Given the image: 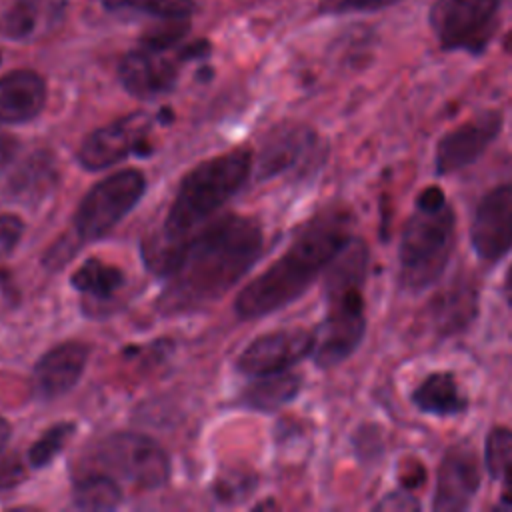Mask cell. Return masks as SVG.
<instances>
[{
	"label": "cell",
	"mask_w": 512,
	"mask_h": 512,
	"mask_svg": "<svg viewBox=\"0 0 512 512\" xmlns=\"http://www.w3.org/2000/svg\"><path fill=\"white\" fill-rule=\"evenodd\" d=\"M262 230L246 216L224 214L192 234L166 276L164 314H186L220 300L262 254Z\"/></svg>",
	"instance_id": "cell-1"
},
{
	"label": "cell",
	"mask_w": 512,
	"mask_h": 512,
	"mask_svg": "<svg viewBox=\"0 0 512 512\" xmlns=\"http://www.w3.org/2000/svg\"><path fill=\"white\" fill-rule=\"evenodd\" d=\"M252 164V150L240 146L200 162L182 178L162 228L142 244V258L152 272H172L188 238L246 184Z\"/></svg>",
	"instance_id": "cell-2"
},
{
	"label": "cell",
	"mask_w": 512,
	"mask_h": 512,
	"mask_svg": "<svg viewBox=\"0 0 512 512\" xmlns=\"http://www.w3.org/2000/svg\"><path fill=\"white\" fill-rule=\"evenodd\" d=\"M350 238L348 212L324 210L316 214L300 228L288 250L238 292L236 314L242 320H254L288 306L326 272Z\"/></svg>",
	"instance_id": "cell-3"
},
{
	"label": "cell",
	"mask_w": 512,
	"mask_h": 512,
	"mask_svg": "<svg viewBox=\"0 0 512 512\" xmlns=\"http://www.w3.org/2000/svg\"><path fill=\"white\" fill-rule=\"evenodd\" d=\"M366 274L368 248L360 238H350L326 268V316L312 350L316 366L334 368L360 346L366 334Z\"/></svg>",
	"instance_id": "cell-4"
},
{
	"label": "cell",
	"mask_w": 512,
	"mask_h": 512,
	"mask_svg": "<svg viewBox=\"0 0 512 512\" xmlns=\"http://www.w3.org/2000/svg\"><path fill=\"white\" fill-rule=\"evenodd\" d=\"M456 246V214L438 186L424 188L414 202L398 246V282L422 292L444 274Z\"/></svg>",
	"instance_id": "cell-5"
},
{
	"label": "cell",
	"mask_w": 512,
	"mask_h": 512,
	"mask_svg": "<svg viewBox=\"0 0 512 512\" xmlns=\"http://www.w3.org/2000/svg\"><path fill=\"white\" fill-rule=\"evenodd\" d=\"M502 0H434L430 28L442 50L482 54L498 30Z\"/></svg>",
	"instance_id": "cell-6"
},
{
	"label": "cell",
	"mask_w": 512,
	"mask_h": 512,
	"mask_svg": "<svg viewBox=\"0 0 512 512\" xmlns=\"http://www.w3.org/2000/svg\"><path fill=\"white\" fill-rule=\"evenodd\" d=\"M146 178L136 168L118 170L96 182L78 204L74 234L78 240H98L108 234L142 198Z\"/></svg>",
	"instance_id": "cell-7"
},
{
	"label": "cell",
	"mask_w": 512,
	"mask_h": 512,
	"mask_svg": "<svg viewBox=\"0 0 512 512\" xmlns=\"http://www.w3.org/2000/svg\"><path fill=\"white\" fill-rule=\"evenodd\" d=\"M96 456L106 470L140 490H156L168 482L170 458L150 436L138 432H114L106 436Z\"/></svg>",
	"instance_id": "cell-8"
},
{
	"label": "cell",
	"mask_w": 512,
	"mask_h": 512,
	"mask_svg": "<svg viewBox=\"0 0 512 512\" xmlns=\"http://www.w3.org/2000/svg\"><path fill=\"white\" fill-rule=\"evenodd\" d=\"M152 118L132 112L106 126L92 130L80 144L76 156L86 170H104L130 154H148V132Z\"/></svg>",
	"instance_id": "cell-9"
},
{
	"label": "cell",
	"mask_w": 512,
	"mask_h": 512,
	"mask_svg": "<svg viewBox=\"0 0 512 512\" xmlns=\"http://www.w3.org/2000/svg\"><path fill=\"white\" fill-rule=\"evenodd\" d=\"M504 118L500 110H482L446 132L434 150V170L448 176L472 166L500 136Z\"/></svg>",
	"instance_id": "cell-10"
},
{
	"label": "cell",
	"mask_w": 512,
	"mask_h": 512,
	"mask_svg": "<svg viewBox=\"0 0 512 512\" xmlns=\"http://www.w3.org/2000/svg\"><path fill=\"white\" fill-rule=\"evenodd\" d=\"M316 334L306 328H282L254 338L238 356L236 368L246 376L286 372L312 354Z\"/></svg>",
	"instance_id": "cell-11"
},
{
	"label": "cell",
	"mask_w": 512,
	"mask_h": 512,
	"mask_svg": "<svg viewBox=\"0 0 512 512\" xmlns=\"http://www.w3.org/2000/svg\"><path fill=\"white\" fill-rule=\"evenodd\" d=\"M470 244L486 262H498L512 250V182L480 198L470 222Z\"/></svg>",
	"instance_id": "cell-12"
},
{
	"label": "cell",
	"mask_w": 512,
	"mask_h": 512,
	"mask_svg": "<svg viewBox=\"0 0 512 512\" xmlns=\"http://www.w3.org/2000/svg\"><path fill=\"white\" fill-rule=\"evenodd\" d=\"M480 488V462L472 446H450L436 472L432 508L436 512H462L470 508Z\"/></svg>",
	"instance_id": "cell-13"
},
{
	"label": "cell",
	"mask_w": 512,
	"mask_h": 512,
	"mask_svg": "<svg viewBox=\"0 0 512 512\" xmlns=\"http://www.w3.org/2000/svg\"><path fill=\"white\" fill-rule=\"evenodd\" d=\"M88 356V346L78 340H68L50 348L34 366L32 386L36 396L52 400L72 390L86 368Z\"/></svg>",
	"instance_id": "cell-14"
},
{
	"label": "cell",
	"mask_w": 512,
	"mask_h": 512,
	"mask_svg": "<svg viewBox=\"0 0 512 512\" xmlns=\"http://www.w3.org/2000/svg\"><path fill=\"white\" fill-rule=\"evenodd\" d=\"M118 76L126 92L136 98H156L174 88L178 68L174 60L158 50L142 48L128 52L118 66Z\"/></svg>",
	"instance_id": "cell-15"
},
{
	"label": "cell",
	"mask_w": 512,
	"mask_h": 512,
	"mask_svg": "<svg viewBox=\"0 0 512 512\" xmlns=\"http://www.w3.org/2000/svg\"><path fill=\"white\" fill-rule=\"evenodd\" d=\"M316 132L308 126H284L274 130L256 160V176L270 178L314 160Z\"/></svg>",
	"instance_id": "cell-16"
},
{
	"label": "cell",
	"mask_w": 512,
	"mask_h": 512,
	"mask_svg": "<svg viewBox=\"0 0 512 512\" xmlns=\"http://www.w3.org/2000/svg\"><path fill=\"white\" fill-rule=\"evenodd\" d=\"M68 0H14L0 16V34L16 40H38L62 22Z\"/></svg>",
	"instance_id": "cell-17"
},
{
	"label": "cell",
	"mask_w": 512,
	"mask_h": 512,
	"mask_svg": "<svg viewBox=\"0 0 512 512\" xmlns=\"http://www.w3.org/2000/svg\"><path fill=\"white\" fill-rule=\"evenodd\" d=\"M46 104V82L34 70L0 76V122L20 124L36 118Z\"/></svg>",
	"instance_id": "cell-18"
},
{
	"label": "cell",
	"mask_w": 512,
	"mask_h": 512,
	"mask_svg": "<svg viewBox=\"0 0 512 512\" xmlns=\"http://www.w3.org/2000/svg\"><path fill=\"white\" fill-rule=\"evenodd\" d=\"M478 314V286L468 276L454 278L432 302V326L442 336L464 332Z\"/></svg>",
	"instance_id": "cell-19"
},
{
	"label": "cell",
	"mask_w": 512,
	"mask_h": 512,
	"mask_svg": "<svg viewBox=\"0 0 512 512\" xmlns=\"http://www.w3.org/2000/svg\"><path fill=\"white\" fill-rule=\"evenodd\" d=\"M412 404L432 416H458L468 410V398L460 392L450 372H432L412 392Z\"/></svg>",
	"instance_id": "cell-20"
},
{
	"label": "cell",
	"mask_w": 512,
	"mask_h": 512,
	"mask_svg": "<svg viewBox=\"0 0 512 512\" xmlns=\"http://www.w3.org/2000/svg\"><path fill=\"white\" fill-rule=\"evenodd\" d=\"M56 162L48 152H34L12 174L10 192L20 202L42 200L56 184Z\"/></svg>",
	"instance_id": "cell-21"
},
{
	"label": "cell",
	"mask_w": 512,
	"mask_h": 512,
	"mask_svg": "<svg viewBox=\"0 0 512 512\" xmlns=\"http://www.w3.org/2000/svg\"><path fill=\"white\" fill-rule=\"evenodd\" d=\"M300 382L302 378L288 370L270 376H260L258 382L244 390L240 400L248 408L270 412L288 404L300 392Z\"/></svg>",
	"instance_id": "cell-22"
},
{
	"label": "cell",
	"mask_w": 512,
	"mask_h": 512,
	"mask_svg": "<svg viewBox=\"0 0 512 512\" xmlns=\"http://www.w3.org/2000/svg\"><path fill=\"white\" fill-rule=\"evenodd\" d=\"M70 284L94 302L110 300L124 286V272L118 266L88 258L70 278Z\"/></svg>",
	"instance_id": "cell-23"
},
{
	"label": "cell",
	"mask_w": 512,
	"mask_h": 512,
	"mask_svg": "<svg viewBox=\"0 0 512 512\" xmlns=\"http://www.w3.org/2000/svg\"><path fill=\"white\" fill-rule=\"evenodd\" d=\"M484 464L494 482L500 484V496L512 508V430L496 426L484 442Z\"/></svg>",
	"instance_id": "cell-24"
},
{
	"label": "cell",
	"mask_w": 512,
	"mask_h": 512,
	"mask_svg": "<svg viewBox=\"0 0 512 512\" xmlns=\"http://www.w3.org/2000/svg\"><path fill=\"white\" fill-rule=\"evenodd\" d=\"M74 504L82 510H112L122 500L118 482L102 472H90L74 482Z\"/></svg>",
	"instance_id": "cell-25"
},
{
	"label": "cell",
	"mask_w": 512,
	"mask_h": 512,
	"mask_svg": "<svg viewBox=\"0 0 512 512\" xmlns=\"http://www.w3.org/2000/svg\"><path fill=\"white\" fill-rule=\"evenodd\" d=\"M108 10H134L162 20H186L196 12L194 0H102Z\"/></svg>",
	"instance_id": "cell-26"
},
{
	"label": "cell",
	"mask_w": 512,
	"mask_h": 512,
	"mask_svg": "<svg viewBox=\"0 0 512 512\" xmlns=\"http://www.w3.org/2000/svg\"><path fill=\"white\" fill-rule=\"evenodd\" d=\"M74 432V424L72 422H58L54 426H50L28 450V462L34 468H44L48 466L66 446L68 438Z\"/></svg>",
	"instance_id": "cell-27"
},
{
	"label": "cell",
	"mask_w": 512,
	"mask_h": 512,
	"mask_svg": "<svg viewBox=\"0 0 512 512\" xmlns=\"http://www.w3.org/2000/svg\"><path fill=\"white\" fill-rule=\"evenodd\" d=\"M186 32H188L186 20H168L156 28H150L142 36V44H144V48L164 52L166 48L176 44L180 38H184Z\"/></svg>",
	"instance_id": "cell-28"
},
{
	"label": "cell",
	"mask_w": 512,
	"mask_h": 512,
	"mask_svg": "<svg viewBox=\"0 0 512 512\" xmlns=\"http://www.w3.org/2000/svg\"><path fill=\"white\" fill-rule=\"evenodd\" d=\"M250 484H252V478L248 474L230 472L228 476H220L216 480L214 492H216V498H220L224 502H232V500L240 498L242 494H246Z\"/></svg>",
	"instance_id": "cell-29"
},
{
	"label": "cell",
	"mask_w": 512,
	"mask_h": 512,
	"mask_svg": "<svg viewBox=\"0 0 512 512\" xmlns=\"http://www.w3.org/2000/svg\"><path fill=\"white\" fill-rule=\"evenodd\" d=\"M24 224L16 214H0V260L8 256L20 242Z\"/></svg>",
	"instance_id": "cell-30"
},
{
	"label": "cell",
	"mask_w": 512,
	"mask_h": 512,
	"mask_svg": "<svg viewBox=\"0 0 512 512\" xmlns=\"http://www.w3.org/2000/svg\"><path fill=\"white\" fill-rule=\"evenodd\" d=\"M400 0H328L324 4L326 12L332 14H348V12H374L380 8H388Z\"/></svg>",
	"instance_id": "cell-31"
},
{
	"label": "cell",
	"mask_w": 512,
	"mask_h": 512,
	"mask_svg": "<svg viewBox=\"0 0 512 512\" xmlns=\"http://www.w3.org/2000/svg\"><path fill=\"white\" fill-rule=\"evenodd\" d=\"M24 478H26V468L18 456H6L0 460V490L14 488Z\"/></svg>",
	"instance_id": "cell-32"
},
{
	"label": "cell",
	"mask_w": 512,
	"mask_h": 512,
	"mask_svg": "<svg viewBox=\"0 0 512 512\" xmlns=\"http://www.w3.org/2000/svg\"><path fill=\"white\" fill-rule=\"evenodd\" d=\"M374 508L376 510H418L420 502L408 490H394L386 494Z\"/></svg>",
	"instance_id": "cell-33"
},
{
	"label": "cell",
	"mask_w": 512,
	"mask_h": 512,
	"mask_svg": "<svg viewBox=\"0 0 512 512\" xmlns=\"http://www.w3.org/2000/svg\"><path fill=\"white\" fill-rule=\"evenodd\" d=\"M18 148H20V142L16 136L0 132V172L16 158Z\"/></svg>",
	"instance_id": "cell-34"
},
{
	"label": "cell",
	"mask_w": 512,
	"mask_h": 512,
	"mask_svg": "<svg viewBox=\"0 0 512 512\" xmlns=\"http://www.w3.org/2000/svg\"><path fill=\"white\" fill-rule=\"evenodd\" d=\"M502 294L506 298V302L512 306V266L508 268L506 276H504V282H502Z\"/></svg>",
	"instance_id": "cell-35"
},
{
	"label": "cell",
	"mask_w": 512,
	"mask_h": 512,
	"mask_svg": "<svg viewBox=\"0 0 512 512\" xmlns=\"http://www.w3.org/2000/svg\"><path fill=\"white\" fill-rule=\"evenodd\" d=\"M8 438H10V424L0 416V452H2L4 444L8 442Z\"/></svg>",
	"instance_id": "cell-36"
},
{
	"label": "cell",
	"mask_w": 512,
	"mask_h": 512,
	"mask_svg": "<svg viewBox=\"0 0 512 512\" xmlns=\"http://www.w3.org/2000/svg\"><path fill=\"white\" fill-rule=\"evenodd\" d=\"M0 62H2V52H0Z\"/></svg>",
	"instance_id": "cell-37"
}]
</instances>
